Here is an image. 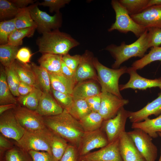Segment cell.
I'll return each instance as SVG.
<instances>
[{
  "instance_id": "1",
  "label": "cell",
  "mask_w": 161,
  "mask_h": 161,
  "mask_svg": "<svg viewBox=\"0 0 161 161\" xmlns=\"http://www.w3.org/2000/svg\"><path fill=\"white\" fill-rule=\"evenodd\" d=\"M43 117L47 127L69 143L78 147L85 132L79 121L65 109L58 114Z\"/></svg>"
},
{
  "instance_id": "2",
  "label": "cell",
  "mask_w": 161,
  "mask_h": 161,
  "mask_svg": "<svg viewBox=\"0 0 161 161\" xmlns=\"http://www.w3.org/2000/svg\"><path fill=\"white\" fill-rule=\"evenodd\" d=\"M39 52L64 55L68 53L72 48L80 43L70 35L61 32L59 29L52 30L42 34L37 40Z\"/></svg>"
},
{
  "instance_id": "3",
  "label": "cell",
  "mask_w": 161,
  "mask_h": 161,
  "mask_svg": "<svg viewBox=\"0 0 161 161\" xmlns=\"http://www.w3.org/2000/svg\"><path fill=\"white\" fill-rule=\"evenodd\" d=\"M148 30H147L138 39L132 44H127L124 41L119 46L111 44L105 49L108 51L115 60L112 65L113 69L119 68L123 62L133 57L142 58L149 48Z\"/></svg>"
},
{
  "instance_id": "4",
  "label": "cell",
  "mask_w": 161,
  "mask_h": 161,
  "mask_svg": "<svg viewBox=\"0 0 161 161\" xmlns=\"http://www.w3.org/2000/svg\"><path fill=\"white\" fill-rule=\"evenodd\" d=\"M54 132L46 127L32 131H26L15 145L27 151L31 150L44 151L52 154L51 144Z\"/></svg>"
},
{
  "instance_id": "5",
  "label": "cell",
  "mask_w": 161,
  "mask_h": 161,
  "mask_svg": "<svg viewBox=\"0 0 161 161\" xmlns=\"http://www.w3.org/2000/svg\"><path fill=\"white\" fill-rule=\"evenodd\" d=\"M93 63L97 72L98 81L101 87V92H108L123 98L119 89V80L122 75L127 73L128 67L124 66L117 69L109 68L95 57Z\"/></svg>"
},
{
  "instance_id": "6",
  "label": "cell",
  "mask_w": 161,
  "mask_h": 161,
  "mask_svg": "<svg viewBox=\"0 0 161 161\" xmlns=\"http://www.w3.org/2000/svg\"><path fill=\"white\" fill-rule=\"evenodd\" d=\"M111 4L115 13L116 19L115 22L108 29L109 32L117 30L126 34L131 32L136 37L139 38L147 30L132 18L118 0H112Z\"/></svg>"
},
{
  "instance_id": "7",
  "label": "cell",
  "mask_w": 161,
  "mask_h": 161,
  "mask_svg": "<svg viewBox=\"0 0 161 161\" xmlns=\"http://www.w3.org/2000/svg\"><path fill=\"white\" fill-rule=\"evenodd\" d=\"M38 3V2L29 6L31 17L36 24L38 32L43 34L59 29L62 22L61 13H55L53 16H50L39 9Z\"/></svg>"
},
{
  "instance_id": "8",
  "label": "cell",
  "mask_w": 161,
  "mask_h": 161,
  "mask_svg": "<svg viewBox=\"0 0 161 161\" xmlns=\"http://www.w3.org/2000/svg\"><path fill=\"white\" fill-rule=\"evenodd\" d=\"M132 139L138 150L146 161H156L158 150L152 141V138L139 129L127 132Z\"/></svg>"
},
{
  "instance_id": "9",
  "label": "cell",
  "mask_w": 161,
  "mask_h": 161,
  "mask_svg": "<svg viewBox=\"0 0 161 161\" xmlns=\"http://www.w3.org/2000/svg\"><path fill=\"white\" fill-rule=\"evenodd\" d=\"M13 111L16 119L26 131H32L46 127L43 117L35 111L30 110L18 103Z\"/></svg>"
},
{
  "instance_id": "10",
  "label": "cell",
  "mask_w": 161,
  "mask_h": 161,
  "mask_svg": "<svg viewBox=\"0 0 161 161\" xmlns=\"http://www.w3.org/2000/svg\"><path fill=\"white\" fill-rule=\"evenodd\" d=\"M26 131L16 119L13 109L0 115V132L6 137L17 142L21 138Z\"/></svg>"
},
{
  "instance_id": "11",
  "label": "cell",
  "mask_w": 161,
  "mask_h": 161,
  "mask_svg": "<svg viewBox=\"0 0 161 161\" xmlns=\"http://www.w3.org/2000/svg\"><path fill=\"white\" fill-rule=\"evenodd\" d=\"M109 143L106 134L100 128L92 131L85 132L78 148L81 157L93 149L103 147Z\"/></svg>"
},
{
  "instance_id": "12",
  "label": "cell",
  "mask_w": 161,
  "mask_h": 161,
  "mask_svg": "<svg viewBox=\"0 0 161 161\" xmlns=\"http://www.w3.org/2000/svg\"><path fill=\"white\" fill-rule=\"evenodd\" d=\"M129 111L122 108L114 117L103 120L101 129L106 135L109 143L118 138L125 131V127Z\"/></svg>"
},
{
  "instance_id": "13",
  "label": "cell",
  "mask_w": 161,
  "mask_h": 161,
  "mask_svg": "<svg viewBox=\"0 0 161 161\" xmlns=\"http://www.w3.org/2000/svg\"><path fill=\"white\" fill-rule=\"evenodd\" d=\"M80 161H123L119 151V137L99 150L80 157Z\"/></svg>"
},
{
  "instance_id": "14",
  "label": "cell",
  "mask_w": 161,
  "mask_h": 161,
  "mask_svg": "<svg viewBox=\"0 0 161 161\" xmlns=\"http://www.w3.org/2000/svg\"><path fill=\"white\" fill-rule=\"evenodd\" d=\"M101 102L99 113L104 120L112 118L119 111L129 103L127 99L121 98L106 92L101 93Z\"/></svg>"
},
{
  "instance_id": "15",
  "label": "cell",
  "mask_w": 161,
  "mask_h": 161,
  "mask_svg": "<svg viewBox=\"0 0 161 161\" xmlns=\"http://www.w3.org/2000/svg\"><path fill=\"white\" fill-rule=\"evenodd\" d=\"M94 57L92 52L87 50L81 55L80 61L75 71L73 78L76 84L87 80L98 81L96 70L93 63Z\"/></svg>"
},
{
  "instance_id": "16",
  "label": "cell",
  "mask_w": 161,
  "mask_h": 161,
  "mask_svg": "<svg viewBox=\"0 0 161 161\" xmlns=\"http://www.w3.org/2000/svg\"><path fill=\"white\" fill-rule=\"evenodd\" d=\"M127 73L130 75L129 80L126 83L119 85L120 91L129 88L144 90L153 87H158L161 90V77L147 79L139 75L131 66L127 68Z\"/></svg>"
},
{
  "instance_id": "17",
  "label": "cell",
  "mask_w": 161,
  "mask_h": 161,
  "mask_svg": "<svg viewBox=\"0 0 161 161\" xmlns=\"http://www.w3.org/2000/svg\"><path fill=\"white\" fill-rule=\"evenodd\" d=\"M137 23L146 28H161V5L147 7L140 13L130 16Z\"/></svg>"
},
{
  "instance_id": "18",
  "label": "cell",
  "mask_w": 161,
  "mask_h": 161,
  "mask_svg": "<svg viewBox=\"0 0 161 161\" xmlns=\"http://www.w3.org/2000/svg\"><path fill=\"white\" fill-rule=\"evenodd\" d=\"M64 110L51 93L43 91L35 111L41 116L46 117L58 114Z\"/></svg>"
},
{
  "instance_id": "19",
  "label": "cell",
  "mask_w": 161,
  "mask_h": 161,
  "mask_svg": "<svg viewBox=\"0 0 161 161\" xmlns=\"http://www.w3.org/2000/svg\"><path fill=\"white\" fill-rule=\"evenodd\" d=\"M119 138V151L123 161H134L143 158L127 132L121 133Z\"/></svg>"
},
{
  "instance_id": "20",
  "label": "cell",
  "mask_w": 161,
  "mask_h": 161,
  "mask_svg": "<svg viewBox=\"0 0 161 161\" xmlns=\"http://www.w3.org/2000/svg\"><path fill=\"white\" fill-rule=\"evenodd\" d=\"M161 114V94L142 109L136 112H129V118L132 123L142 121L151 115L158 116Z\"/></svg>"
},
{
  "instance_id": "21",
  "label": "cell",
  "mask_w": 161,
  "mask_h": 161,
  "mask_svg": "<svg viewBox=\"0 0 161 161\" xmlns=\"http://www.w3.org/2000/svg\"><path fill=\"white\" fill-rule=\"evenodd\" d=\"M95 80H85L77 83L75 86L72 95L74 100H86L100 94L101 92Z\"/></svg>"
},
{
  "instance_id": "22",
  "label": "cell",
  "mask_w": 161,
  "mask_h": 161,
  "mask_svg": "<svg viewBox=\"0 0 161 161\" xmlns=\"http://www.w3.org/2000/svg\"><path fill=\"white\" fill-rule=\"evenodd\" d=\"M49 74L52 88L63 93L72 95L76 84L74 78H69L62 73H49Z\"/></svg>"
},
{
  "instance_id": "23",
  "label": "cell",
  "mask_w": 161,
  "mask_h": 161,
  "mask_svg": "<svg viewBox=\"0 0 161 161\" xmlns=\"http://www.w3.org/2000/svg\"><path fill=\"white\" fill-rule=\"evenodd\" d=\"M62 55L50 53L42 54L38 59L40 66L45 69L49 73H62L61 62Z\"/></svg>"
},
{
  "instance_id": "24",
  "label": "cell",
  "mask_w": 161,
  "mask_h": 161,
  "mask_svg": "<svg viewBox=\"0 0 161 161\" xmlns=\"http://www.w3.org/2000/svg\"><path fill=\"white\" fill-rule=\"evenodd\" d=\"M131 128L141 130L152 138H156L158 133L161 132V114L154 119L148 118L142 121L132 123Z\"/></svg>"
},
{
  "instance_id": "25",
  "label": "cell",
  "mask_w": 161,
  "mask_h": 161,
  "mask_svg": "<svg viewBox=\"0 0 161 161\" xmlns=\"http://www.w3.org/2000/svg\"><path fill=\"white\" fill-rule=\"evenodd\" d=\"M13 64L21 81L34 87L41 89L30 64L24 65L16 60Z\"/></svg>"
},
{
  "instance_id": "26",
  "label": "cell",
  "mask_w": 161,
  "mask_h": 161,
  "mask_svg": "<svg viewBox=\"0 0 161 161\" xmlns=\"http://www.w3.org/2000/svg\"><path fill=\"white\" fill-rule=\"evenodd\" d=\"M17 104V98L11 92L8 86L4 67L1 64L0 68V105Z\"/></svg>"
},
{
  "instance_id": "27",
  "label": "cell",
  "mask_w": 161,
  "mask_h": 161,
  "mask_svg": "<svg viewBox=\"0 0 161 161\" xmlns=\"http://www.w3.org/2000/svg\"><path fill=\"white\" fill-rule=\"evenodd\" d=\"M103 120L98 112H91L79 121L84 132H87L100 129Z\"/></svg>"
},
{
  "instance_id": "28",
  "label": "cell",
  "mask_w": 161,
  "mask_h": 161,
  "mask_svg": "<svg viewBox=\"0 0 161 161\" xmlns=\"http://www.w3.org/2000/svg\"><path fill=\"white\" fill-rule=\"evenodd\" d=\"M42 92L41 89L35 88L27 95L17 97V103L30 110L35 111Z\"/></svg>"
},
{
  "instance_id": "29",
  "label": "cell",
  "mask_w": 161,
  "mask_h": 161,
  "mask_svg": "<svg viewBox=\"0 0 161 161\" xmlns=\"http://www.w3.org/2000/svg\"><path fill=\"white\" fill-rule=\"evenodd\" d=\"M158 61H161V46L151 47L148 54L134 61L131 67L137 70L143 69L152 62Z\"/></svg>"
},
{
  "instance_id": "30",
  "label": "cell",
  "mask_w": 161,
  "mask_h": 161,
  "mask_svg": "<svg viewBox=\"0 0 161 161\" xmlns=\"http://www.w3.org/2000/svg\"><path fill=\"white\" fill-rule=\"evenodd\" d=\"M19 47L15 46L8 43L0 45V61L4 67L13 64L16 59V56Z\"/></svg>"
},
{
  "instance_id": "31",
  "label": "cell",
  "mask_w": 161,
  "mask_h": 161,
  "mask_svg": "<svg viewBox=\"0 0 161 161\" xmlns=\"http://www.w3.org/2000/svg\"><path fill=\"white\" fill-rule=\"evenodd\" d=\"M38 83L42 91L51 93V87L49 73L44 68L33 62L30 63Z\"/></svg>"
},
{
  "instance_id": "32",
  "label": "cell",
  "mask_w": 161,
  "mask_h": 161,
  "mask_svg": "<svg viewBox=\"0 0 161 161\" xmlns=\"http://www.w3.org/2000/svg\"><path fill=\"white\" fill-rule=\"evenodd\" d=\"M66 110L78 121L92 112L84 100H74L69 108Z\"/></svg>"
},
{
  "instance_id": "33",
  "label": "cell",
  "mask_w": 161,
  "mask_h": 161,
  "mask_svg": "<svg viewBox=\"0 0 161 161\" xmlns=\"http://www.w3.org/2000/svg\"><path fill=\"white\" fill-rule=\"evenodd\" d=\"M14 18L16 29L37 27L35 23L31 17L29 6L20 9Z\"/></svg>"
},
{
  "instance_id": "34",
  "label": "cell",
  "mask_w": 161,
  "mask_h": 161,
  "mask_svg": "<svg viewBox=\"0 0 161 161\" xmlns=\"http://www.w3.org/2000/svg\"><path fill=\"white\" fill-rule=\"evenodd\" d=\"M36 27H35L16 29L9 36L8 43L19 47L23 43L24 38L30 37L34 34Z\"/></svg>"
},
{
  "instance_id": "35",
  "label": "cell",
  "mask_w": 161,
  "mask_h": 161,
  "mask_svg": "<svg viewBox=\"0 0 161 161\" xmlns=\"http://www.w3.org/2000/svg\"><path fill=\"white\" fill-rule=\"evenodd\" d=\"M7 82L13 95L17 97L20 96L18 88L21 80L14 67L13 63L8 67H4Z\"/></svg>"
},
{
  "instance_id": "36",
  "label": "cell",
  "mask_w": 161,
  "mask_h": 161,
  "mask_svg": "<svg viewBox=\"0 0 161 161\" xmlns=\"http://www.w3.org/2000/svg\"><path fill=\"white\" fill-rule=\"evenodd\" d=\"M118 1L131 16L137 14L146 8L149 0H119Z\"/></svg>"
},
{
  "instance_id": "37",
  "label": "cell",
  "mask_w": 161,
  "mask_h": 161,
  "mask_svg": "<svg viewBox=\"0 0 161 161\" xmlns=\"http://www.w3.org/2000/svg\"><path fill=\"white\" fill-rule=\"evenodd\" d=\"M4 161H33L28 151L18 147H14L6 151L5 154Z\"/></svg>"
},
{
  "instance_id": "38",
  "label": "cell",
  "mask_w": 161,
  "mask_h": 161,
  "mask_svg": "<svg viewBox=\"0 0 161 161\" xmlns=\"http://www.w3.org/2000/svg\"><path fill=\"white\" fill-rule=\"evenodd\" d=\"M68 144L65 140L54 132L51 144V150L52 155L58 160L61 157Z\"/></svg>"
},
{
  "instance_id": "39",
  "label": "cell",
  "mask_w": 161,
  "mask_h": 161,
  "mask_svg": "<svg viewBox=\"0 0 161 161\" xmlns=\"http://www.w3.org/2000/svg\"><path fill=\"white\" fill-rule=\"evenodd\" d=\"M16 27L14 18L10 20L3 21L0 22V44L8 43L9 36Z\"/></svg>"
},
{
  "instance_id": "40",
  "label": "cell",
  "mask_w": 161,
  "mask_h": 161,
  "mask_svg": "<svg viewBox=\"0 0 161 161\" xmlns=\"http://www.w3.org/2000/svg\"><path fill=\"white\" fill-rule=\"evenodd\" d=\"M19 9L10 0H0V19L15 17Z\"/></svg>"
},
{
  "instance_id": "41",
  "label": "cell",
  "mask_w": 161,
  "mask_h": 161,
  "mask_svg": "<svg viewBox=\"0 0 161 161\" xmlns=\"http://www.w3.org/2000/svg\"><path fill=\"white\" fill-rule=\"evenodd\" d=\"M51 93L54 98L64 109H68L74 101L72 94L63 93L55 90L52 88Z\"/></svg>"
},
{
  "instance_id": "42",
  "label": "cell",
  "mask_w": 161,
  "mask_h": 161,
  "mask_svg": "<svg viewBox=\"0 0 161 161\" xmlns=\"http://www.w3.org/2000/svg\"><path fill=\"white\" fill-rule=\"evenodd\" d=\"M147 30L149 48L159 47L161 44V28L152 27Z\"/></svg>"
},
{
  "instance_id": "43",
  "label": "cell",
  "mask_w": 161,
  "mask_h": 161,
  "mask_svg": "<svg viewBox=\"0 0 161 161\" xmlns=\"http://www.w3.org/2000/svg\"><path fill=\"white\" fill-rule=\"evenodd\" d=\"M80 157L78 147L69 143L59 161H80Z\"/></svg>"
},
{
  "instance_id": "44",
  "label": "cell",
  "mask_w": 161,
  "mask_h": 161,
  "mask_svg": "<svg viewBox=\"0 0 161 161\" xmlns=\"http://www.w3.org/2000/svg\"><path fill=\"white\" fill-rule=\"evenodd\" d=\"M70 0H44L41 2H38V5L49 7L51 13H60V10L68 4Z\"/></svg>"
},
{
  "instance_id": "45",
  "label": "cell",
  "mask_w": 161,
  "mask_h": 161,
  "mask_svg": "<svg viewBox=\"0 0 161 161\" xmlns=\"http://www.w3.org/2000/svg\"><path fill=\"white\" fill-rule=\"evenodd\" d=\"M81 55H71L69 53L63 55L62 60L69 68L75 71L80 61Z\"/></svg>"
},
{
  "instance_id": "46",
  "label": "cell",
  "mask_w": 161,
  "mask_h": 161,
  "mask_svg": "<svg viewBox=\"0 0 161 161\" xmlns=\"http://www.w3.org/2000/svg\"><path fill=\"white\" fill-rule=\"evenodd\" d=\"M28 152L33 161H59L52 154L46 151L31 150Z\"/></svg>"
},
{
  "instance_id": "47",
  "label": "cell",
  "mask_w": 161,
  "mask_h": 161,
  "mask_svg": "<svg viewBox=\"0 0 161 161\" xmlns=\"http://www.w3.org/2000/svg\"><path fill=\"white\" fill-rule=\"evenodd\" d=\"M32 55L29 48L23 47L18 49L16 56V59L24 65L28 64L30 62V59Z\"/></svg>"
},
{
  "instance_id": "48",
  "label": "cell",
  "mask_w": 161,
  "mask_h": 161,
  "mask_svg": "<svg viewBox=\"0 0 161 161\" xmlns=\"http://www.w3.org/2000/svg\"><path fill=\"white\" fill-rule=\"evenodd\" d=\"M101 93L85 100L92 112H98L101 104Z\"/></svg>"
},
{
  "instance_id": "49",
  "label": "cell",
  "mask_w": 161,
  "mask_h": 161,
  "mask_svg": "<svg viewBox=\"0 0 161 161\" xmlns=\"http://www.w3.org/2000/svg\"><path fill=\"white\" fill-rule=\"evenodd\" d=\"M14 147L13 144L6 137L0 134V161L3 160L6 151Z\"/></svg>"
},
{
  "instance_id": "50",
  "label": "cell",
  "mask_w": 161,
  "mask_h": 161,
  "mask_svg": "<svg viewBox=\"0 0 161 161\" xmlns=\"http://www.w3.org/2000/svg\"><path fill=\"white\" fill-rule=\"evenodd\" d=\"M35 88L21 81L18 88V92L20 95L25 96L31 92Z\"/></svg>"
},
{
  "instance_id": "51",
  "label": "cell",
  "mask_w": 161,
  "mask_h": 161,
  "mask_svg": "<svg viewBox=\"0 0 161 161\" xmlns=\"http://www.w3.org/2000/svg\"><path fill=\"white\" fill-rule=\"evenodd\" d=\"M10 1L14 3L19 8L23 9L28 6L29 4H32L37 0H11Z\"/></svg>"
},
{
  "instance_id": "52",
  "label": "cell",
  "mask_w": 161,
  "mask_h": 161,
  "mask_svg": "<svg viewBox=\"0 0 161 161\" xmlns=\"http://www.w3.org/2000/svg\"><path fill=\"white\" fill-rule=\"evenodd\" d=\"M61 70L62 73L64 75L69 78H74L75 71L68 67L62 60L61 62Z\"/></svg>"
},
{
  "instance_id": "53",
  "label": "cell",
  "mask_w": 161,
  "mask_h": 161,
  "mask_svg": "<svg viewBox=\"0 0 161 161\" xmlns=\"http://www.w3.org/2000/svg\"><path fill=\"white\" fill-rule=\"evenodd\" d=\"M17 104H10L0 105V115L9 110L14 109Z\"/></svg>"
},
{
  "instance_id": "54",
  "label": "cell",
  "mask_w": 161,
  "mask_h": 161,
  "mask_svg": "<svg viewBox=\"0 0 161 161\" xmlns=\"http://www.w3.org/2000/svg\"><path fill=\"white\" fill-rule=\"evenodd\" d=\"M161 5V0H149L147 7L154 5Z\"/></svg>"
},
{
  "instance_id": "55",
  "label": "cell",
  "mask_w": 161,
  "mask_h": 161,
  "mask_svg": "<svg viewBox=\"0 0 161 161\" xmlns=\"http://www.w3.org/2000/svg\"><path fill=\"white\" fill-rule=\"evenodd\" d=\"M158 135L161 138V132L158 133ZM158 161H161V148L160 156Z\"/></svg>"
},
{
  "instance_id": "56",
  "label": "cell",
  "mask_w": 161,
  "mask_h": 161,
  "mask_svg": "<svg viewBox=\"0 0 161 161\" xmlns=\"http://www.w3.org/2000/svg\"><path fill=\"white\" fill-rule=\"evenodd\" d=\"M134 161H146L143 158H141L137 160Z\"/></svg>"
}]
</instances>
